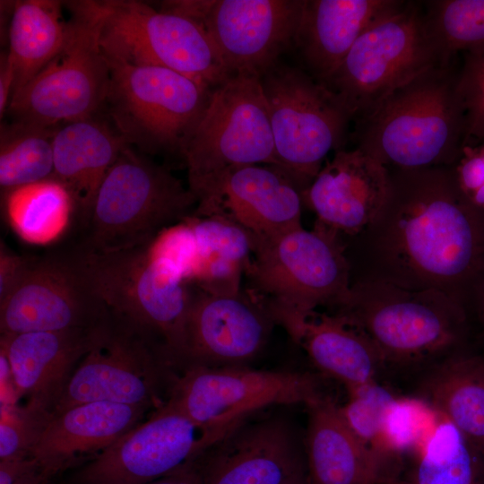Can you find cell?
Listing matches in <instances>:
<instances>
[{
	"label": "cell",
	"instance_id": "cell-1",
	"mask_svg": "<svg viewBox=\"0 0 484 484\" xmlns=\"http://www.w3.org/2000/svg\"><path fill=\"white\" fill-rule=\"evenodd\" d=\"M389 170L380 215L356 236L365 261L353 282L437 290L473 312L484 276V215L461 193L452 166Z\"/></svg>",
	"mask_w": 484,
	"mask_h": 484
},
{
	"label": "cell",
	"instance_id": "cell-2",
	"mask_svg": "<svg viewBox=\"0 0 484 484\" xmlns=\"http://www.w3.org/2000/svg\"><path fill=\"white\" fill-rule=\"evenodd\" d=\"M456 58L427 70L354 122L356 147L388 169L453 166L466 143Z\"/></svg>",
	"mask_w": 484,
	"mask_h": 484
},
{
	"label": "cell",
	"instance_id": "cell-3",
	"mask_svg": "<svg viewBox=\"0 0 484 484\" xmlns=\"http://www.w3.org/2000/svg\"><path fill=\"white\" fill-rule=\"evenodd\" d=\"M67 254L108 311L152 336L179 367L192 288L177 267L148 245L102 252L80 244Z\"/></svg>",
	"mask_w": 484,
	"mask_h": 484
},
{
	"label": "cell",
	"instance_id": "cell-4",
	"mask_svg": "<svg viewBox=\"0 0 484 484\" xmlns=\"http://www.w3.org/2000/svg\"><path fill=\"white\" fill-rule=\"evenodd\" d=\"M335 312L369 336L385 365L399 367L435 362L460 350L471 313L440 290H409L381 281L353 282L349 298Z\"/></svg>",
	"mask_w": 484,
	"mask_h": 484
},
{
	"label": "cell",
	"instance_id": "cell-5",
	"mask_svg": "<svg viewBox=\"0 0 484 484\" xmlns=\"http://www.w3.org/2000/svg\"><path fill=\"white\" fill-rule=\"evenodd\" d=\"M455 58H445L430 31L423 2L405 1L369 27L321 83L341 99L354 123L422 73Z\"/></svg>",
	"mask_w": 484,
	"mask_h": 484
},
{
	"label": "cell",
	"instance_id": "cell-6",
	"mask_svg": "<svg viewBox=\"0 0 484 484\" xmlns=\"http://www.w3.org/2000/svg\"><path fill=\"white\" fill-rule=\"evenodd\" d=\"M196 203L169 169L126 145L99 188L82 244L102 252L147 246L192 215Z\"/></svg>",
	"mask_w": 484,
	"mask_h": 484
},
{
	"label": "cell",
	"instance_id": "cell-7",
	"mask_svg": "<svg viewBox=\"0 0 484 484\" xmlns=\"http://www.w3.org/2000/svg\"><path fill=\"white\" fill-rule=\"evenodd\" d=\"M108 59L182 73L212 90L232 74L201 25L134 0L94 1Z\"/></svg>",
	"mask_w": 484,
	"mask_h": 484
},
{
	"label": "cell",
	"instance_id": "cell-8",
	"mask_svg": "<svg viewBox=\"0 0 484 484\" xmlns=\"http://www.w3.org/2000/svg\"><path fill=\"white\" fill-rule=\"evenodd\" d=\"M72 17L58 54L11 99L13 121L45 127L95 117L106 105L110 67L92 0L66 3Z\"/></svg>",
	"mask_w": 484,
	"mask_h": 484
},
{
	"label": "cell",
	"instance_id": "cell-9",
	"mask_svg": "<svg viewBox=\"0 0 484 484\" xmlns=\"http://www.w3.org/2000/svg\"><path fill=\"white\" fill-rule=\"evenodd\" d=\"M268 104L276 166L301 194L331 151L344 149L352 117L305 70L276 63L260 77Z\"/></svg>",
	"mask_w": 484,
	"mask_h": 484
},
{
	"label": "cell",
	"instance_id": "cell-10",
	"mask_svg": "<svg viewBox=\"0 0 484 484\" xmlns=\"http://www.w3.org/2000/svg\"><path fill=\"white\" fill-rule=\"evenodd\" d=\"M108 60L113 126L143 151L182 156L213 90L167 68Z\"/></svg>",
	"mask_w": 484,
	"mask_h": 484
},
{
	"label": "cell",
	"instance_id": "cell-11",
	"mask_svg": "<svg viewBox=\"0 0 484 484\" xmlns=\"http://www.w3.org/2000/svg\"><path fill=\"white\" fill-rule=\"evenodd\" d=\"M246 275L265 302L298 312L324 306L337 310L351 289L346 244L316 226L255 243Z\"/></svg>",
	"mask_w": 484,
	"mask_h": 484
},
{
	"label": "cell",
	"instance_id": "cell-12",
	"mask_svg": "<svg viewBox=\"0 0 484 484\" xmlns=\"http://www.w3.org/2000/svg\"><path fill=\"white\" fill-rule=\"evenodd\" d=\"M174 369L157 340L111 314L94 347L76 367L53 413L91 402L155 410L169 397L177 376Z\"/></svg>",
	"mask_w": 484,
	"mask_h": 484
},
{
	"label": "cell",
	"instance_id": "cell-13",
	"mask_svg": "<svg viewBox=\"0 0 484 484\" xmlns=\"http://www.w3.org/2000/svg\"><path fill=\"white\" fill-rule=\"evenodd\" d=\"M182 157L191 192L232 168L276 166L269 108L259 77L233 74L212 91Z\"/></svg>",
	"mask_w": 484,
	"mask_h": 484
},
{
	"label": "cell",
	"instance_id": "cell-14",
	"mask_svg": "<svg viewBox=\"0 0 484 484\" xmlns=\"http://www.w3.org/2000/svg\"><path fill=\"white\" fill-rule=\"evenodd\" d=\"M242 423L199 425L166 401L80 465L67 484H148L199 460Z\"/></svg>",
	"mask_w": 484,
	"mask_h": 484
},
{
	"label": "cell",
	"instance_id": "cell-15",
	"mask_svg": "<svg viewBox=\"0 0 484 484\" xmlns=\"http://www.w3.org/2000/svg\"><path fill=\"white\" fill-rule=\"evenodd\" d=\"M174 379L167 402L194 423H242L272 405L306 406L323 394L311 374L258 370L246 366H188Z\"/></svg>",
	"mask_w": 484,
	"mask_h": 484
},
{
	"label": "cell",
	"instance_id": "cell-16",
	"mask_svg": "<svg viewBox=\"0 0 484 484\" xmlns=\"http://www.w3.org/2000/svg\"><path fill=\"white\" fill-rule=\"evenodd\" d=\"M304 0H180L162 11L195 22L220 51L230 73L261 77L294 45Z\"/></svg>",
	"mask_w": 484,
	"mask_h": 484
},
{
	"label": "cell",
	"instance_id": "cell-17",
	"mask_svg": "<svg viewBox=\"0 0 484 484\" xmlns=\"http://www.w3.org/2000/svg\"><path fill=\"white\" fill-rule=\"evenodd\" d=\"M109 317L67 252L33 256L22 281L0 301L1 334L92 328Z\"/></svg>",
	"mask_w": 484,
	"mask_h": 484
},
{
	"label": "cell",
	"instance_id": "cell-18",
	"mask_svg": "<svg viewBox=\"0 0 484 484\" xmlns=\"http://www.w3.org/2000/svg\"><path fill=\"white\" fill-rule=\"evenodd\" d=\"M192 288L180 361L188 366H246L265 346L274 321L255 292L211 294Z\"/></svg>",
	"mask_w": 484,
	"mask_h": 484
},
{
	"label": "cell",
	"instance_id": "cell-19",
	"mask_svg": "<svg viewBox=\"0 0 484 484\" xmlns=\"http://www.w3.org/2000/svg\"><path fill=\"white\" fill-rule=\"evenodd\" d=\"M192 193L197 202L193 214L226 217L249 232L255 243L302 227L301 192L273 165L232 168Z\"/></svg>",
	"mask_w": 484,
	"mask_h": 484
},
{
	"label": "cell",
	"instance_id": "cell-20",
	"mask_svg": "<svg viewBox=\"0 0 484 484\" xmlns=\"http://www.w3.org/2000/svg\"><path fill=\"white\" fill-rule=\"evenodd\" d=\"M388 168L358 148L341 149L302 192L315 226L342 238L356 237L380 215L390 193Z\"/></svg>",
	"mask_w": 484,
	"mask_h": 484
},
{
	"label": "cell",
	"instance_id": "cell-21",
	"mask_svg": "<svg viewBox=\"0 0 484 484\" xmlns=\"http://www.w3.org/2000/svg\"><path fill=\"white\" fill-rule=\"evenodd\" d=\"M305 465L294 430L279 418L246 420L200 460L202 484H282Z\"/></svg>",
	"mask_w": 484,
	"mask_h": 484
},
{
	"label": "cell",
	"instance_id": "cell-22",
	"mask_svg": "<svg viewBox=\"0 0 484 484\" xmlns=\"http://www.w3.org/2000/svg\"><path fill=\"white\" fill-rule=\"evenodd\" d=\"M266 306L274 323L285 329L314 366L346 390L377 380L384 359L369 336L347 315Z\"/></svg>",
	"mask_w": 484,
	"mask_h": 484
},
{
	"label": "cell",
	"instance_id": "cell-23",
	"mask_svg": "<svg viewBox=\"0 0 484 484\" xmlns=\"http://www.w3.org/2000/svg\"><path fill=\"white\" fill-rule=\"evenodd\" d=\"M105 323L92 328L1 334L0 350L8 359L18 395L53 412Z\"/></svg>",
	"mask_w": 484,
	"mask_h": 484
},
{
	"label": "cell",
	"instance_id": "cell-24",
	"mask_svg": "<svg viewBox=\"0 0 484 484\" xmlns=\"http://www.w3.org/2000/svg\"><path fill=\"white\" fill-rule=\"evenodd\" d=\"M152 409L91 402L54 412L31 457L49 479L83 464L142 422Z\"/></svg>",
	"mask_w": 484,
	"mask_h": 484
},
{
	"label": "cell",
	"instance_id": "cell-25",
	"mask_svg": "<svg viewBox=\"0 0 484 484\" xmlns=\"http://www.w3.org/2000/svg\"><path fill=\"white\" fill-rule=\"evenodd\" d=\"M400 0H304L294 46L307 73L322 82L372 25L396 12Z\"/></svg>",
	"mask_w": 484,
	"mask_h": 484
},
{
	"label": "cell",
	"instance_id": "cell-26",
	"mask_svg": "<svg viewBox=\"0 0 484 484\" xmlns=\"http://www.w3.org/2000/svg\"><path fill=\"white\" fill-rule=\"evenodd\" d=\"M126 145L113 125L96 116L56 127L51 177L67 189L85 225L102 181Z\"/></svg>",
	"mask_w": 484,
	"mask_h": 484
},
{
	"label": "cell",
	"instance_id": "cell-27",
	"mask_svg": "<svg viewBox=\"0 0 484 484\" xmlns=\"http://www.w3.org/2000/svg\"><path fill=\"white\" fill-rule=\"evenodd\" d=\"M186 221L191 231L186 283L211 294L240 292L242 276L255 252L253 236L221 215L192 214Z\"/></svg>",
	"mask_w": 484,
	"mask_h": 484
},
{
	"label": "cell",
	"instance_id": "cell-28",
	"mask_svg": "<svg viewBox=\"0 0 484 484\" xmlns=\"http://www.w3.org/2000/svg\"><path fill=\"white\" fill-rule=\"evenodd\" d=\"M307 408L304 454L309 484H376L370 454L343 420L339 405L323 395Z\"/></svg>",
	"mask_w": 484,
	"mask_h": 484
},
{
	"label": "cell",
	"instance_id": "cell-29",
	"mask_svg": "<svg viewBox=\"0 0 484 484\" xmlns=\"http://www.w3.org/2000/svg\"><path fill=\"white\" fill-rule=\"evenodd\" d=\"M416 394L484 454V354L460 350L435 361Z\"/></svg>",
	"mask_w": 484,
	"mask_h": 484
},
{
	"label": "cell",
	"instance_id": "cell-30",
	"mask_svg": "<svg viewBox=\"0 0 484 484\" xmlns=\"http://www.w3.org/2000/svg\"><path fill=\"white\" fill-rule=\"evenodd\" d=\"M61 6L62 3L55 0H22L14 4L8 32V55L15 75L13 96L62 48L67 23L62 19Z\"/></svg>",
	"mask_w": 484,
	"mask_h": 484
},
{
	"label": "cell",
	"instance_id": "cell-31",
	"mask_svg": "<svg viewBox=\"0 0 484 484\" xmlns=\"http://www.w3.org/2000/svg\"><path fill=\"white\" fill-rule=\"evenodd\" d=\"M390 484H484V454L442 416Z\"/></svg>",
	"mask_w": 484,
	"mask_h": 484
},
{
	"label": "cell",
	"instance_id": "cell-32",
	"mask_svg": "<svg viewBox=\"0 0 484 484\" xmlns=\"http://www.w3.org/2000/svg\"><path fill=\"white\" fill-rule=\"evenodd\" d=\"M442 419L419 395L399 396L388 405L368 452L376 484H390L404 462L428 438Z\"/></svg>",
	"mask_w": 484,
	"mask_h": 484
},
{
	"label": "cell",
	"instance_id": "cell-33",
	"mask_svg": "<svg viewBox=\"0 0 484 484\" xmlns=\"http://www.w3.org/2000/svg\"><path fill=\"white\" fill-rule=\"evenodd\" d=\"M4 200L11 228L30 244L58 240L75 215L69 192L52 177L15 188L4 194Z\"/></svg>",
	"mask_w": 484,
	"mask_h": 484
},
{
	"label": "cell",
	"instance_id": "cell-34",
	"mask_svg": "<svg viewBox=\"0 0 484 484\" xmlns=\"http://www.w3.org/2000/svg\"><path fill=\"white\" fill-rule=\"evenodd\" d=\"M56 129L17 121L2 125L0 186L4 195L20 186L51 177Z\"/></svg>",
	"mask_w": 484,
	"mask_h": 484
},
{
	"label": "cell",
	"instance_id": "cell-35",
	"mask_svg": "<svg viewBox=\"0 0 484 484\" xmlns=\"http://www.w3.org/2000/svg\"><path fill=\"white\" fill-rule=\"evenodd\" d=\"M430 31L445 58L484 53V0L423 2Z\"/></svg>",
	"mask_w": 484,
	"mask_h": 484
},
{
	"label": "cell",
	"instance_id": "cell-36",
	"mask_svg": "<svg viewBox=\"0 0 484 484\" xmlns=\"http://www.w3.org/2000/svg\"><path fill=\"white\" fill-rule=\"evenodd\" d=\"M53 412L26 403L1 404L0 461L30 458Z\"/></svg>",
	"mask_w": 484,
	"mask_h": 484
},
{
	"label": "cell",
	"instance_id": "cell-37",
	"mask_svg": "<svg viewBox=\"0 0 484 484\" xmlns=\"http://www.w3.org/2000/svg\"><path fill=\"white\" fill-rule=\"evenodd\" d=\"M346 391L348 400L339 405L340 413L350 431L368 451L385 412L396 394L377 380Z\"/></svg>",
	"mask_w": 484,
	"mask_h": 484
},
{
	"label": "cell",
	"instance_id": "cell-38",
	"mask_svg": "<svg viewBox=\"0 0 484 484\" xmlns=\"http://www.w3.org/2000/svg\"><path fill=\"white\" fill-rule=\"evenodd\" d=\"M458 89L465 111V145L477 144L484 140V53L464 55Z\"/></svg>",
	"mask_w": 484,
	"mask_h": 484
},
{
	"label": "cell",
	"instance_id": "cell-39",
	"mask_svg": "<svg viewBox=\"0 0 484 484\" xmlns=\"http://www.w3.org/2000/svg\"><path fill=\"white\" fill-rule=\"evenodd\" d=\"M452 168L464 198L484 215V140L463 146Z\"/></svg>",
	"mask_w": 484,
	"mask_h": 484
},
{
	"label": "cell",
	"instance_id": "cell-40",
	"mask_svg": "<svg viewBox=\"0 0 484 484\" xmlns=\"http://www.w3.org/2000/svg\"><path fill=\"white\" fill-rule=\"evenodd\" d=\"M33 256L21 255L0 243V301L7 297L22 281Z\"/></svg>",
	"mask_w": 484,
	"mask_h": 484
},
{
	"label": "cell",
	"instance_id": "cell-41",
	"mask_svg": "<svg viewBox=\"0 0 484 484\" xmlns=\"http://www.w3.org/2000/svg\"><path fill=\"white\" fill-rule=\"evenodd\" d=\"M15 75L8 52L1 54L0 58V116L7 110L13 96Z\"/></svg>",
	"mask_w": 484,
	"mask_h": 484
},
{
	"label": "cell",
	"instance_id": "cell-42",
	"mask_svg": "<svg viewBox=\"0 0 484 484\" xmlns=\"http://www.w3.org/2000/svg\"><path fill=\"white\" fill-rule=\"evenodd\" d=\"M38 466L37 461L32 457L2 460L0 461V484H13L25 473Z\"/></svg>",
	"mask_w": 484,
	"mask_h": 484
},
{
	"label": "cell",
	"instance_id": "cell-43",
	"mask_svg": "<svg viewBox=\"0 0 484 484\" xmlns=\"http://www.w3.org/2000/svg\"><path fill=\"white\" fill-rule=\"evenodd\" d=\"M201 458L148 484H202Z\"/></svg>",
	"mask_w": 484,
	"mask_h": 484
},
{
	"label": "cell",
	"instance_id": "cell-44",
	"mask_svg": "<svg viewBox=\"0 0 484 484\" xmlns=\"http://www.w3.org/2000/svg\"><path fill=\"white\" fill-rule=\"evenodd\" d=\"M49 479L38 466L25 473L13 484H44Z\"/></svg>",
	"mask_w": 484,
	"mask_h": 484
},
{
	"label": "cell",
	"instance_id": "cell-45",
	"mask_svg": "<svg viewBox=\"0 0 484 484\" xmlns=\"http://www.w3.org/2000/svg\"><path fill=\"white\" fill-rule=\"evenodd\" d=\"M473 312L478 315L480 321L484 325V276L478 287L475 295Z\"/></svg>",
	"mask_w": 484,
	"mask_h": 484
},
{
	"label": "cell",
	"instance_id": "cell-46",
	"mask_svg": "<svg viewBox=\"0 0 484 484\" xmlns=\"http://www.w3.org/2000/svg\"><path fill=\"white\" fill-rule=\"evenodd\" d=\"M282 484H309L306 465L291 474Z\"/></svg>",
	"mask_w": 484,
	"mask_h": 484
},
{
	"label": "cell",
	"instance_id": "cell-47",
	"mask_svg": "<svg viewBox=\"0 0 484 484\" xmlns=\"http://www.w3.org/2000/svg\"><path fill=\"white\" fill-rule=\"evenodd\" d=\"M44 484H53L50 480H47Z\"/></svg>",
	"mask_w": 484,
	"mask_h": 484
}]
</instances>
